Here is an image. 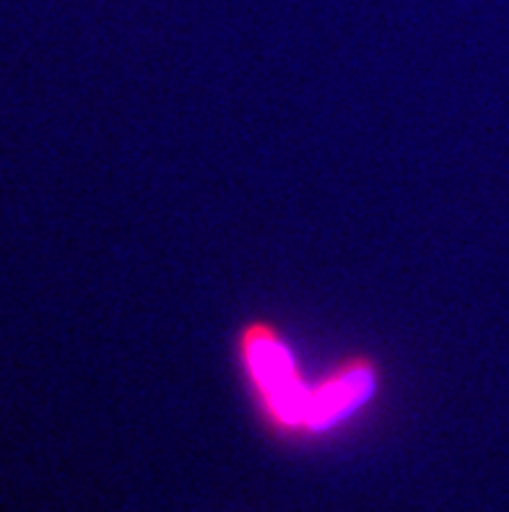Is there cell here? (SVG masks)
<instances>
[{
  "instance_id": "obj_1",
  "label": "cell",
  "mask_w": 509,
  "mask_h": 512,
  "mask_svg": "<svg viewBox=\"0 0 509 512\" xmlns=\"http://www.w3.org/2000/svg\"><path fill=\"white\" fill-rule=\"evenodd\" d=\"M239 351L265 411L284 427H304L312 385L302 380L281 336L268 325H250Z\"/></svg>"
},
{
  "instance_id": "obj_2",
  "label": "cell",
  "mask_w": 509,
  "mask_h": 512,
  "mask_svg": "<svg viewBox=\"0 0 509 512\" xmlns=\"http://www.w3.org/2000/svg\"><path fill=\"white\" fill-rule=\"evenodd\" d=\"M374 377L377 375H374L372 364L356 359L333 372L323 383L312 385L304 429L323 432L341 422L343 416L359 409L361 403L374 393Z\"/></svg>"
}]
</instances>
